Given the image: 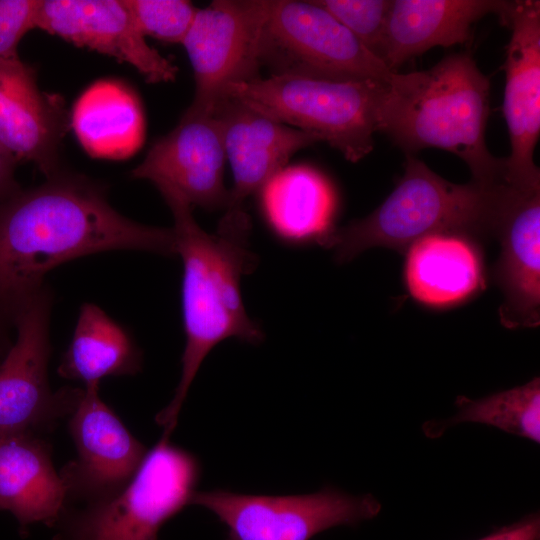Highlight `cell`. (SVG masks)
<instances>
[{"label":"cell","mask_w":540,"mask_h":540,"mask_svg":"<svg viewBox=\"0 0 540 540\" xmlns=\"http://www.w3.org/2000/svg\"><path fill=\"white\" fill-rule=\"evenodd\" d=\"M258 193L268 228L286 245L320 244L335 228V188L313 167L286 166L273 175Z\"/></svg>","instance_id":"20"},{"label":"cell","mask_w":540,"mask_h":540,"mask_svg":"<svg viewBox=\"0 0 540 540\" xmlns=\"http://www.w3.org/2000/svg\"><path fill=\"white\" fill-rule=\"evenodd\" d=\"M455 404L457 412L452 417L423 425L428 437H440L455 425L472 422L493 426L535 443L540 442L539 377L522 386L480 399L458 396Z\"/></svg>","instance_id":"24"},{"label":"cell","mask_w":540,"mask_h":540,"mask_svg":"<svg viewBox=\"0 0 540 540\" xmlns=\"http://www.w3.org/2000/svg\"><path fill=\"white\" fill-rule=\"evenodd\" d=\"M200 476L198 458L162 435L121 490L66 506L52 540H158L162 526L191 504Z\"/></svg>","instance_id":"5"},{"label":"cell","mask_w":540,"mask_h":540,"mask_svg":"<svg viewBox=\"0 0 540 540\" xmlns=\"http://www.w3.org/2000/svg\"><path fill=\"white\" fill-rule=\"evenodd\" d=\"M9 347L5 346L1 341H0V360L2 359L3 355L5 354V352L7 351Z\"/></svg>","instance_id":"30"},{"label":"cell","mask_w":540,"mask_h":540,"mask_svg":"<svg viewBox=\"0 0 540 540\" xmlns=\"http://www.w3.org/2000/svg\"><path fill=\"white\" fill-rule=\"evenodd\" d=\"M35 26L131 65L148 83L177 76V66L148 45L125 0H40Z\"/></svg>","instance_id":"14"},{"label":"cell","mask_w":540,"mask_h":540,"mask_svg":"<svg viewBox=\"0 0 540 540\" xmlns=\"http://www.w3.org/2000/svg\"><path fill=\"white\" fill-rule=\"evenodd\" d=\"M503 114L510 138L506 179L513 185L540 188L533 156L540 133V2L515 1L507 25Z\"/></svg>","instance_id":"13"},{"label":"cell","mask_w":540,"mask_h":540,"mask_svg":"<svg viewBox=\"0 0 540 540\" xmlns=\"http://www.w3.org/2000/svg\"><path fill=\"white\" fill-rule=\"evenodd\" d=\"M139 30L166 43H182L197 9L185 0H125Z\"/></svg>","instance_id":"26"},{"label":"cell","mask_w":540,"mask_h":540,"mask_svg":"<svg viewBox=\"0 0 540 540\" xmlns=\"http://www.w3.org/2000/svg\"><path fill=\"white\" fill-rule=\"evenodd\" d=\"M142 364V352L128 329L96 304L85 302L57 373L84 386L100 385L107 377L135 375Z\"/></svg>","instance_id":"22"},{"label":"cell","mask_w":540,"mask_h":540,"mask_svg":"<svg viewBox=\"0 0 540 540\" xmlns=\"http://www.w3.org/2000/svg\"><path fill=\"white\" fill-rule=\"evenodd\" d=\"M40 0H0V59L19 58L23 36L36 28Z\"/></svg>","instance_id":"27"},{"label":"cell","mask_w":540,"mask_h":540,"mask_svg":"<svg viewBox=\"0 0 540 540\" xmlns=\"http://www.w3.org/2000/svg\"><path fill=\"white\" fill-rule=\"evenodd\" d=\"M520 189L508 181L456 184L406 154L404 174L386 200L366 217L335 227L320 245L332 249L336 261L343 263L371 247L407 250L433 234L497 236Z\"/></svg>","instance_id":"4"},{"label":"cell","mask_w":540,"mask_h":540,"mask_svg":"<svg viewBox=\"0 0 540 540\" xmlns=\"http://www.w3.org/2000/svg\"><path fill=\"white\" fill-rule=\"evenodd\" d=\"M515 1L391 0L382 61L392 71L436 46L470 40L475 22L495 14L507 27Z\"/></svg>","instance_id":"17"},{"label":"cell","mask_w":540,"mask_h":540,"mask_svg":"<svg viewBox=\"0 0 540 540\" xmlns=\"http://www.w3.org/2000/svg\"><path fill=\"white\" fill-rule=\"evenodd\" d=\"M387 84L269 76L229 85L224 96L291 127L317 133L345 159L357 162L374 147L378 108Z\"/></svg>","instance_id":"6"},{"label":"cell","mask_w":540,"mask_h":540,"mask_svg":"<svg viewBox=\"0 0 540 540\" xmlns=\"http://www.w3.org/2000/svg\"><path fill=\"white\" fill-rule=\"evenodd\" d=\"M66 124L62 99L40 90L34 68L0 59V142L17 163L32 162L46 178L60 171Z\"/></svg>","instance_id":"16"},{"label":"cell","mask_w":540,"mask_h":540,"mask_svg":"<svg viewBox=\"0 0 540 540\" xmlns=\"http://www.w3.org/2000/svg\"><path fill=\"white\" fill-rule=\"evenodd\" d=\"M225 162L214 115L185 111L179 123L152 144L131 176L151 182L162 196L175 195L192 208L226 209L230 191L224 185Z\"/></svg>","instance_id":"12"},{"label":"cell","mask_w":540,"mask_h":540,"mask_svg":"<svg viewBox=\"0 0 540 540\" xmlns=\"http://www.w3.org/2000/svg\"><path fill=\"white\" fill-rule=\"evenodd\" d=\"M171 210L177 255L183 265L181 308L185 346L181 376L156 422L170 436L188 391L210 351L228 338L259 344L263 331L246 312L241 279L254 269L251 220L241 207H227L215 233L196 222L192 207L174 195L162 196Z\"/></svg>","instance_id":"2"},{"label":"cell","mask_w":540,"mask_h":540,"mask_svg":"<svg viewBox=\"0 0 540 540\" xmlns=\"http://www.w3.org/2000/svg\"><path fill=\"white\" fill-rule=\"evenodd\" d=\"M191 504L216 515L227 528L226 540H310L333 527L371 520L381 510L371 494L351 495L333 487L278 496L196 491Z\"/></svg>","instance_id":"8"},{"label":"cell","mask_w":540,"mask_h":540,"mask_svg":"<svg viewBox=\"0 0 540 540\" xmlns=\"http://www.w3.org/2000/svg\"><path fill=\"white\" fill-rule=\"evenodd\" d=\"M259 60L271 76L389 83L395 73L313 0H271Z\"/></svg>","instance_id":"7"},{"label":"cell","mask_w":540,"mask_h":540,"mask_svg":"<svg viewBox=\"0 0 540 540\" xmlns=\"http://www.w3.org/2000/svg\"><path fill=\"white\" fill-rule=\"evenodd\" d=\"M233 174L227 207H241L297 151L323 141L317 133L286 125L241 100L222 97L214 107Z\"/></svg>","instance_id":"15"},{"label":"cell","mask_w":540,"mask_h":540,"mask_svg":"<svg viewBox=\"0 0 540 540\" xmlns=\"http://www.w3.org/2000/svg\"><path fill=\"white\" fill-rule=\"evenodd\" d=\"M99 388L83 386L68 416L77 456L59 472L67 504L89 503L115 494L131 480L148 452L104 402Z\"/></svg>","instance_id":"11"},{"label":"cell","mask_w":540,"mask_h":540,"mask_svg":"<svg viewBox=\"0 0 540 540\" xmlns=\"http://www.w3.org/2000/svg\"><path fill=\"white\" fill-rule=\"evenodd\" d=\"M405 280L411 295L423 304H456L483 285L480 253L464 236H425L407 248Z\"/></svg>","instance_id":"21"},{"label":"cell","mask_w":540,"mask_h":540,"mask_svg":"<svg viewBox=\"0 0 540 540\" xmlns=\"http://www.w3.org/2000/svg\"><path fill=\"white\" fill-rule=\"evenodd\" d=\"M115 250L176 256L172 228L145 225L115 210L107 188L58 171L0 203V341L43 288L45 276L74 259Z\"/></svg>","instance_id":"1"},{"label":"cell","mask_w":540,"mask_h":540,"mask_svg":"<svg viewBox=\"0 0 540 540\" xmlns=\"http://www.w3.org/2000/svg\"><path fill=\"white\" fill-rule=\"evenodd\" d=\"M382 60L391 0H313Z\"/></svg>","instance_id":"25"},{"label":"cell","mask_w":540,"mask_h":540,"mask_svg":"<svg viewBox=\"0 0 540 540\" xmlns=\"http://www.w3.org/2000/svg\"><path fill=\"white\" fill-rule=\"evenodd\" d=\"M271 0H214L197 9L182 45L195 95L186 111L213 114L229 85L260 76L259 46Z\"/></svg>","instance_id":"10"},{"label":"cell","mask_w":540,"mask_h":540,"mask_svg":"<svg viewBox=\"0 0 540 540\" xmlns=\"http://www.w3.org/2000/svg\"><path fill=\"white\" fill-rule=\"evenodd\" d=\"M67 505V490L54 468L50 445L38 434L0 435V509L20 527H54Z\"/></svg>","instance_id":"19"},{"label":"cell","mask_w":540,"mask_h":540,"mask_svg":"<svg viewBox=\"0 0 540 540\" xmlns=\"http://www.w3.org/2000/svg\"><path fill=\"white\" fill-rule=\"evenodd\" d=\"M72 125L88 154L123 159L137 151L144 137V119L135 93L123 83L101 80L77 100Z\"/></svg>","instance_id":"23"},{"label":"cell","mask_w":540,"mask_h":540,"mask_svg":"<svg viewBox=\"0 0 540 540\" xmlns=\"http://www.w3.org/2000/svg\"><path fill=\"white\" fill-rule=\"evenodd\" d=\"M16 165L17 161L0 142V203L21 189L15 179Z\"/></svg>","instance_id":"29"},{"label":"cell","mask_w":540,"mask_h":540,"mask_svg":"<svg viewBox=\"0 0 540 540\" xmlns=\"http://www.w3.org/2000/svg\"><path fill=\"white\" fill-rule=\"evenodd\" d=\"M497 237L496 278L503 293L499 317L511 329L540 323V188L521 189L507 209Z\"/></svg>","instance_id":"18"},{"label":"cell","mask_w":540,"mask_h":540,"mask_svg":"<svg viewBox=\"0 0 540 540\" xmlns=\"http://www.w3.org/2000/svg\"><path fill=\"white\" fill-rule=\"evenodd\" d=\"M489 80L468 52L444 57L433 67L395 72L382 95L377 131L406 154L425 148L451 152L469 167L472 180L508 181L505 157L486 145Z\"/></svg>","instance_id":"3"},{"label":"cell","mask_w":540,"mask_h":540,"mask_svg":"<svg viewBox=\"0 0 540 540\" xmlns=\"http://www.w3.org/2000/svg\"><path fill=\"white\" fill-rule=\"evenodd\" d=\"M54 293L48 284L19 315L0 360V435L50 430L73 411L82 388L52 391L48 378Z\"/></svg>","instance_id":"9"},{"label":"cell","mask_w":540,"mask_h":540,"mask_svg":"<svg viewBox=\"0 0 540 540\" xmlns=\"http://www.w3.org/2000/svg\"><path fill=\"white\" fill-rule=\"evenodd\" d=\"M479 540H540V517L533 512Z\"/></svg>","instance_id":"28"}]
</instances>
